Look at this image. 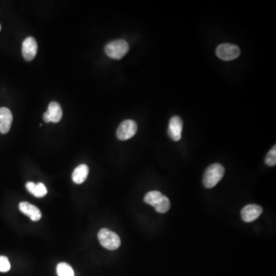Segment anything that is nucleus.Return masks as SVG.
I'll use <instances>...</instances> for the list:
<instances>
[{"instance_id": "nucleus-1", "label": "nucleus", "mask_w": 276, "mask_h": 276, "mask_svg": "<svg viewBox=\"0 0 276 276\" xmlns=\"http://www.w3.org/2000/svg\"><path fill=\"white\" fill-rule=\"evenodd\" d=\"M144 201L154 207L159 214H165L170 208V200L165 195L156 190L148 192L144 196Z\"/></svg>"}, {"instance_id": "nucleus-2", "label": "nucleus", "mask_w": 276, "mask_h": 276, "mask_svg": "<svg viewBox=\"0 0 276 276\" xmlns=\"http://www.w3.org/2000/svg\"><path fill=\"white\" fill-rule=\"evenodd\" d=\"M225 169L220 163H214L207 167L203 175V185L207 188H213L222 179Z\"/></svg>"}, {"instance_id": "nucleus-3", "label": "nucleus", "mask_w": 276, "mask_h": 276, "mask_svg": "<svg viewBox=\"0 0 276 276\" xmlns=\"http://www.w3.org/2000/svg\"><path fill=\"white\" fill-rule=\"evenodd\" d=\"M97 238L101 245L108 250H116L121 246L120 237L110 229H101L97 234Z\"/></svg>"}, {"instance_id": "nucleus-4", "label": "nucleus", "mask_w": 276, "mask_h": 276, "mask_svg": "<svg viewBox=\"0 0 276 276\" xmlns=\"http://www.w3.org/2000/svg\"><path fill=\"white\" fill-rule=\"evenodd\" d=\"M129 51V45L123 39L112 41L107 44L105 52L108 57L113 59H122Z\"/></svg>"}, {"instance_id": "nucleus-5", "label": "nucleus", "mask_w": 276, "mask_h": 276, "mask_svg": "<svg viewBox=\"0 0 276 276\" xmlns=\"http://www.w3.org/2000/svg\"><path fill=\"white\" fill-rule=\"evenodd\" d=\"M215 54L222 60L231 61L240 56V49L237 45L233 44H221L216 48Z\"/></svg>"}, {"instance_id": "nucleus-6", "label": "nucleus", "mask_w": 276, "mask_h": 276, "mask_svg": "<svg viewBox=\"0 0 276 276\" xmlns=\"http://www.w3.org/2000/svg\"><path fill=\"white\" fill-rule=\"evenodd\" d=\"M137 130V124L134 121H123L118 126L117 137L121 141H127L135 135Z\"/></svg>"}, {"instance_id": "nucleus-7", "label": "nucleus", "mask_w": 276, "mask_h": 276, "mask_svg": "<svg viewBox=\"0 0 276 276\" xmlns=\"http://www.w3.org/2000/svg\"><path fill=\"white\" fill-rule=\"evenodd\" d=\"M62 118V110L59 103L52 101L49 104L47 111L43 115V120L45 123L53 122L58 123Z\"/></svg>"}, {"instance_id": "nucleus-8", "label": "nucleus", "mask_w": 276, "mask_h": 276, "mask_svg": "<svg viewBox=\"0 0 276 276\" xmlns=\"http://www.w3.org/2000/svg\"><path fill=\"white\" fill-rule=\"evenodd\" d=\"M37 51H38V44H37L35 38L33 37H28L25 39L23 43V58L26 61H31L36 56Z\"/></svg>"}, {"instance_id": "nucleus-9", "label": "nucleus", "mask_w": 276, "mask_h": 276, "mask_svg": "<svg viewBox=\"0 0 276 276\" xmlns=\"http://www.w3.org/2000/svg\"><path fill=\"white\" fill-rule=\"evenodd\" d=\"M183 121L180 117L170 118L168 126V135L174 141H179L182 137Z\"/></svg>"}, {"instance_id": "nucleus-10", "label": "nucleus", "mask_w": 276, "mask_h": 276, "mask_svg": "<svg viewBox=\"0 0 276 276\" xmlns=\"http://www.w3.org/2000/svg\"><path fill=\"white\" fill-rule=\"evenodd\" d=\"M262 213L260 206L250 204L243 207L241 210V217L244 222H251L256 220Z\"/></svg>"}, {"instance_id": "nucleus-11", "label": "nucleus", "mask_w": 276, "mask_h": 276, "mask_svg": "<svg viewBox=\"0 0 276 276\" xmlns=\"http://www.w3.org/2000/svg\"><path fill=\"white\" fill-rule=\"evenodd\" d=\"M12 112L7 108H0V133L7 134L12 126Z\"/></svg>"}, {"instance_id": "nucleus-12", "label": "nucleus", "mask_w": 276, "mask_h": 276, "mask_svg": "<svg viewBox=\"0 0 276 276\" xmlns=\"http://www.w3.org/2000/svg\"><path fill=\"white\" fill-rule=\"evenodd\" d=\"M19 210L25 215H27L32 221H38L42 217L40 210L35 206L30 204L27 202H22L19 203Z\"/></svg>"}, {"instance_id": "nucleus-13", "label": "nucleus", "mask_w": 276, "mask_h": 276, "mask_svg": "<svg viewBox=\"0 0 276 276\" xmlns=\"http://www.w3.org/2000/svg\"><path fill=\"white\" fill-rule=\"evenodd\" d=\"M89 169L86 164H81L74 170L72 181L75 184H82L86 181L89 176Z\"/></svg>"}, {"instance_id": "nucleus-14", "label": "nucleus", "mask_w": 276, "mask_h": 276, "mask_svg": "<svg viewBox=\"0 0 276 276\" xmlns=\"http://www.w3.org/2000/svg\"><path fill=\"white\" fill-rule=\"evenodd\" d=\"M56 271L59 276H75L73 269L66 262L59 263L56 268Z\"/></svg>"}, {"instance_id": "nucleus-15", "label": "nucleus", "mask_w": 276, "mask_h": 276, "mask_svg": "<svg viewBox=\"0 0 276 276\" xmlns=\"http://www.w3.org/2000/svg\"><path fill=\"white\" fill-rule=\"evenodd\" d=\"M31 194H33L34 196L38 197V198H42L47 194V189L42 183H38V184H35L33 192Z\"/></svg>"}, {"instance_id": "nucleus-16", "label": "nucleus", "mask_w": 276, "mask_h": 276, "mask_svg": "<svg viewBox=\"0 0 276 276\" xmlns=\"http://www.w3.org/2000/svg\"><path fill=\"white\" fill-rule=\"evenodd\" d=\"M266 163L267 165L273 167L276 164V146L275 145L271 151H269L266 156Z\"/></svg>"}, {"instance_id": "nucleus-17", "label": "nucleus", "mask_w": 276, "mask_h": 276, "mask_svg": "<svg viewBox=\"0 0 276 276\" xmlns=\"http://www.w3.org/2000/svg\"><path fill=\"white\" fill-rule=\"evenodd\" d=\"M11 265L9 259L4 255H0V272L7 273L10 270Z\"/></svg>"}, {"instance_id": "nucleus-18", "label": "nucleus", "mask_w": 276, "mask_h": 276, "mask_svg": "<svg viewBox=\"0 0 276 276\" xmlns=\"http://www.w3.org/2000/svg\"><path fill=\"white\" fill-rule=\"evenodd\" d=\"M26 189H28V191L30 192V193H32L34 188H35V184H34L33 182H28L26 184Z\"/></svg>"}, {"instance_id": "nucleus-19", "label": "nucleus", "mask_w": 276, "mask_h": 276, "mask_svg": "<svg viewBox=\"0 0 276 276\" xmlns=\"http://www.w3.org/2000/svg\"><path fill=\"white\" fill-rule=\"evenodd\" d=\"M0 31H1V25H0Z\"/></svg>"}]
</instances>
